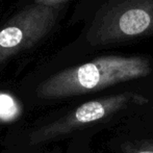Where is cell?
<instances>
[{
    "mask_svg": "<svg viewBox=\"0 0 153 153\" xmlns=\"http://www.w3.org/2000/svg\"><path fill=\"white\" fill-rule=\"evenodd\" d=\"M150 72V62L145 57L103 55L50 76L39 85L36 95L42 99L79 96L142 78Z\"/></svg>",
    "mask_w": 153,
    "mask_h": 153,
    "instance_id": "cell-1",
    "label": "cell"
},
{
    "mask_svg": "<svg viewBox=\"0 0 153 153\" xmlns=\"http://www.w3.org/2000/svg\"><path fill=\"white\" fill-rule=\"evenodd\" d=\"M153 34V0H111L100 8L87 34L93 46Z\"/></svg>",
    "mask_w": 153,
    "mask_h": 153,
    "instance_id": "cell-2",
    "label": "cell"
},
{
    "mask_svg": "<svg viewBox=\"0 0 153 153\" xmlns=\"http://www.w3.org/2000/svg\"><path fill=\"white\" fill-rule=\"evenodd\" d=\"M147 102L148 99L146 97L132 92L121 93L88 101L55 121L32 131L29 135V143L30 145H36L51 141L107 119L129 106L144 105Z\"/></svg>",
    "mask_w": 153,
    "mask_h": 153,
    "instance_id": "cell-3",
    "label": "cell"
},
{
    "mask_svg": "<svg viewBox=\"0 0 153 153\" xmlns=\"http://www.w3.org/2000/svg\"><path fill=\"white\" fill-rule=\"evenodd\" d=\"M59 6L34 3L13 16L0 28V62L44 39L59 17Z\"/></svg>",
    "mask_w": 153,
    "mask_h": 153,
    "instance_id": "cell-4",
    "label": "cell"
},
{
    "mask_svg": "<svg viewBox=\"0 0 153 153\" xmlns=\"http://www.w3.org/2000/svg\"><path fill=\"white\" fill-rule=\"evenodd\" d=\"M16 103L8 96H0V118L3 120L13 118L17 113Z\"/></svg>",
    "mask_w": 153,
    "mask_h": 153,
    "instance_id": "cell-5",
    "label": "cell"
},
{
    "mask_svg": "<svg viewBox=\"0 0 153 153\" xmlns=\"http://www.w3.org/2000/svg\"><path fill=\"white\" fill-rule=\"evenodd\" d=\"M126 153H153V140L141 142L135 145H128Z\"/></svg>",
    "mask_w": 153,
    "mask_h": 153,
    "instance_id": "cell-6",
    "label": "cell"
},
{
    "mask_svg": "<svg viewBox=\"0 0 153 153\" xmlns=\"http://www.w3.org/2000/svg\"><path fill=\"white\" fill-rule=\"evenodd\" d=\"M67 0H34V3L44 4V5L49 6H59V4L66 2Z\"/></svg>",
    "mask_w": 153,
    "mask_h": 153,
    "instance_id": "cell-7",
    "label": "cell"
}]
</instances>
